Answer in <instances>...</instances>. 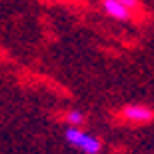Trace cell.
<instances>
[{
	"label": "cell",
	"mask_w": 154,
	"mask_h": 154,
	"mask_svg": "<svg viewBox=\"0 0 154 154\" xmlns=\"http://www.w3.org/2000/svg\"><path fill=\"white\" fill-rule=\"evenodd\" d=\"M64 140L72 146V148L80 150L82 154H100L102 152V140L90 132L82 130L80 126H68L64 130Z\"/></svg>",
	"instance_id": "6da1fadb"
},
{
	"label": "cell",
	"mask_w": 154,
	"mask_h": 154,
	"mask_svg": "<svg viewBox=\"0 0 154 154\" xmlns=\"http://www.w3.org/2000/svg\"><path fill=\"white\" fill-rule=\"evenodd\" d=\"M122 118L132 124H148L154 118V110L146 104H126L122 108Z\"/></svg>",
	"instance_id": "7a4b0ae2"
},
{
	"label": "cell",
	"mask_w": 154,
	"mask_h": 154,
	"mask_svg": "<svg viewBox=\"0 0 154 154\" xmlns=\"http://www.w3.org/2000/svg\"><path fill=\"white\" fill-rule=\"evenodd\" d=\"M102 10L106 16H110L112 20H118V22H126L132 16V12L120 4L118 0H102Z\"/></svg>",
	"instance_id": "3957f363"
},
{
	"label": "cell",
	"mask_w": 154,
	"mask_h": 154,
	"mask_svg": "<svg viewBox=\"0 0 154 154\" xmlns=\"http://www.w3.org/2000/svg\"><path fill=\"white\" fill-rule=\"evenodd\" d=\"M66 122H68V126H82L86 122V116L82 110H68L66 112Z\"/></svg>",
	"instance_id": "277c9868"
},
{
	"label": "cell",
	"mask_w": 154,
	"mask_h": 154,
	"mask_svg": "<svg viewBox=\"0 0 154 154\" xmlns=\"http://www.w3.org/2000/svg\"><path fill=\"white\" fill-rule=\"evenodd\" d=\"M118 2H120L122 6H126V8H128L130 12H134V10L138 8V4H140L138 0H118Z\"/></svg>",
	"instance_id": "5b68a950"
},
{
	"label": "cell",
	"mask_w": 154,
	"mask_h": 154,
	"mask_svg": "<svg viewBox=\"0 0 154 154\" xmlns=\"http://www.w3.org/2000/svg\"><path fill=\"white\" fill-rule=\"evenodd\" d=\"M72 2H74V0H72Z\"/></svg>",
	"instance_id": "8992f818"
}]
</instances>
